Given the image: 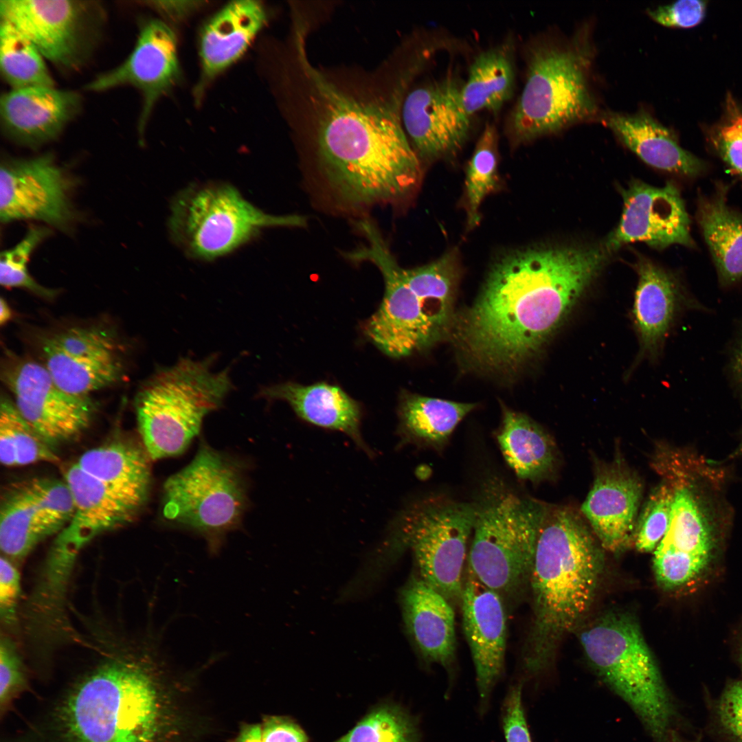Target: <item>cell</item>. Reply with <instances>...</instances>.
<instances>
[{
    "mask_svg": "<svg viewBox=\"0 0 742 742\" xmlns=\"http://www.w3.org/2000/svg\"><path fill=\"white\" fill-rule=\"evenodd\" d=\"M607 254L605 247L565 245L501 257L460 324L464 350L485 368L515 370L560 326Z\"/></svg>",
    "mask_w": 742,
    "mask_h": 742,
    "instance_id": "cell-1",
    "label": "cell"
},
{
    "mask_svg": "<svg viewBox=\"0 0 742 742\" xmlns=\"http://www.w3.org/2000/svg\"><path fill=\"white\" fill-rule=\"evenodd\" d=\"M297 58L315 158L333 199L358 210L412 194L422 170L403 126L398 98L352 93L313 67L304 52Z\"/></svg>",
    "mask_w": 742,
    "mask_h": 742,
    "instance_id": "cell-2",
    "label": "cell"
},
{
    "mask_svg": "<svg viewBox=\"0 0 742 742\" xmlns=\"http://www.w3.org/2000/svg\"><path fill=\"white\" fill-rule=\"evenodd\" d=\"M107 655L71 688L58 706L60 742H158L167 672L153 645Z\"/></svg>",
    "mask_w": 742,
    "mask_h": 742,
    "instance_id": "cell-3",
    "label": "cell"
},
{
    "mask_svg": "<svg viewBox=\"0 0 742 742\" xmlns=\"http://www.w3.org/2000/svg\"><path fill=\"white\" fill-rule=\"evenodd\" d=\"M602 554L573 509L547 505L529 578L532 618L523 654L526 677L550 664L561 639L575 629L593 601Z\"/></svg>",
    "mask_w": 742,
    "mask_h": 742,
    "instance_id": "cell-4",
    "label": "cell"
},
{
    "mask_svg": "<svg viewBox=\"0 0 742 742\" xmlns=\"http://www.w3.org/2000/svg\"><path fill=\"white\" fill-rule=\"evenodd\" d=\"M359 229L368 243L346 256L373 263L385 283L381 304L365 324L366 337L392 358L429 346L451 324L458 277L457 256L447 252L429 264L405 269L371 221H361Z\"/></svg>",
    "mask_w": 742,
    "mask_h": 742,
    "instance_id": "cell-5",
    "label": "cell"
},
{
    "mask_svg": "<svg viewBox=\"0 0 742 742\" xmlns=\"http://www.w3.org/2000/svg\"><path fill=\"white\" fill-rule=\"evenodd\" d=\"M526 55L525 85L508 121L515 141L554 134L596 115L589 82L593 49L583 32L566 41H537Z\"/></svg>",
    "mask_w": 742,
    "mask_h": 742,
    "instance_id": "cell-6",
    "label": "cell"
},
{
    "mask_svg": "<svg viewBox=\"0 0 742 742\" xmlns=\"http://www.w3.org/2000/svg\"><path fill=\"white\" fill-rule=\"evenodd\" d=\"M232 388L229 370L213 371L210 359L181 358L156 373L135 401L138 430L150 459L182 453Z\"/></svg>",
    "mask_w": 742,
    "mask_h": 742,
    "instance_id": "cell-7",
    "label": "cell"
},
{
    "mask_svg": "<svg viewBox=\"0 0 742 742\" xmlns=\"http://www.w3.org/2000/svg\"><path fill=\"white\" fill-rule=\"evenodd\" d=\"M468 570L500 596L529 582L547 504L500 478L484 483L477 499Z\"/></svg>",
    "mask_w": 742,
    "mask_h": 742,
    "instance_id": "cell-8",
    "label": "cell"
},
{
    "mask_svg": "<svg viewBox=\"0 0 742 742\" xmlns=\"http://www.w3.org/2000/svg\"><path fill=\"white\" fill-rule=\"evenodd\" d=\"M579 638L589 664L630 706L655 742H669L675 708L636 618L609 612Z\"/></svg>",
    "mask_w": 742,
    "mask_h": 742,
    "instance_id": "cell-9",
    "label": "cell"
},
{
    "mask_svg": "<svg viewBox=\"0 0 742 742\" xmlns=\"http://www.w3.org/2000/svg\"><path fill=\"white\" fill-rule=\"evenodd\" d=\"M305 217L273 215L224 181L191 184L172 199L168 220L171 240L193 260L212 261L230 254L265 228L303 227Z\"/></svg>",
    "mask_w": 742,
    "mask_h": 742,
    "instance_id": "cell-10",
    "label": "cell"
},
{
    "mask_svg": "<svg viewBox=\"0 0 742 742\" xmlns=\"http://www.w3.org/2000/svg\"><path fill=\"white\" fill-rule=\"evenodd\" d=\"M163 491L164 517L201 534L213 551L225 533L238 526L247 506L241 469L205 445L167 479Z\"/></svg>",
    "mask_w": 742,
    "mask_h": 742,
    "instance_id": "cell-11",
    "label": "cell"
},
{
    "mask_svg": "<svg viewBox=\"0 0 742 742\" xmlns=\"http://www.w3.org/2000/svg\"><path fill=\"white\" fill-rule=\"evenodd\" d=\"M475 519L473 502L436 495L413 502L393 521L395 539L412 550L420 578L450 603L461 600L462 568Z\"/></svg>",
    "mask_w": 742,
    "mask_h": 742,
    "instance_id": "cell-12",
    "label": "cell"
},
{
    "mask_svg": "<svg viewBox=\"0 0 742 742\" xmlns=\"http://www.w3.org/2000/svg\"><path fill=\"white\" fill-rule=\"evenodd\" d=\"M0 19L23 33L45 59L74 71L91 55L104 12L94 1L1 0Z\"/></svg>",
    "mask_w": 742,
    "mask_h": 742,
    "instance_id": "cell-13",
    "label": "cell"
},
{
    "mask_svg": "<svg viewBox=\"0 0 742 742\" xmlns=\"http://www.w3.org/2000/svg\"><path fill=\"white\" fill-rule=\"evenodd\" d=\"M76 181L49 153L6 159L0 168V220H32L61 230L76 217L71 203Z\"/></svg>",
    "mask_w": 742,
    "mask_h": 742,
    "instance_id": "cell-14",
    "label": "cell"
},
{
    "mask_svg": "<svg viewBox=\"0 0 742 742\" xmlns=\"http://www.w3.org/2000/svg\"><path fill=\"white\" fill-rule=\"evenodd\" d=\"M73 500V516L59 533L47 561L46 570L68 577L77 555L100 533L131 522L144 504L111 488L87 473L76 463L65 472Z\"/></svg>",
    "mask_w": 742,
    "mask_h": 742,
    "instance_id": "cell-15",
    "label": "cell"
},
{
    "mask_svg": "<svg viewBox=\"0 0 742 742\" xmlns=\"http://www.w3.org/2000/svg\"><path fill=\"white\" fill-rule=\"evenodd\" d=\"M3 375L19 413L52 446L73 440L90 424L92 401L63 390L45 366L19 360L7 367Z\"/></svg>",
    "mask_w": 742,
    "mask_h": 742,
    "instance_id": "cell-16",
    "label": "cell"
},
{
    "mask_svg": "<svg viewBox=\"0 0 742 742\" xmlns=\"http://www.w3.org/2000/svg\"><path fill=\"white\" fill-rule=\"evenodd\" d=\"M74 510L65 480L33 478L17 484L1 501V552L8 559H22L41 541L59 534Z\"/></svg>",
    "mask_w": 742,
    "mask_h": 742,
    "instance_id": "cell-17",
    "label": "cell"
},
{
    "mask_svg": "<svg viewBox=\"0 0 742 742\" xmlns=\"http://www.w3.org/2000/svg\"><path fill=\"white\" fill-rule=\"evenodd\" d=\"M180 70L174 32L165 22L151 19L143 23L135 45L119 65L89 81L85 89L102 92L130 86L142 94L143 104L138 131L143 135L159 99L177 82Z\"/></svg>",
    "mask_w": 742,
    "mask_h": 742,
    "instance_id": "cell-18",
    "label": "cell"
},
{
    "mask_svg": "<svg viewBox=\"0 0 742 742\" xmlns=\"http://www.w3.org/2000/svg\"><path fill=\"white\" fill-rule=\"evenodd\" d=\"M462 86L447 77L419 85L403 99V126L420 157L450 156L466 141L471 117L462 104Z\"/></svg>",
    "mask_w": 742,
    "mask_h": 742,
    "instance_id": "cell-19",
    "label": "cell"
},
{
    "mask_svg": "<svg viewBox=\"0 0 742 742\" xmlns=\"http://www.w3.org/2000/svg\"><path fill=\"white\" fill-rule=\"evenodd\" d=\"M622 197L620 221L605 245L609 252L633 242L658 249L673 245L694 247L689 216L674 183L655 187L633 181L622 191Z\"/></svg>",
    "mask_w": 742,
    "mask_h": 742,
    "instance_id": "cell-20",
    "label": "cell"
},
{
    "mask_svg": "<svg viewBox=\"0 0 742 742\" xmlns=\"http://www.w3.org/2000/svg\"><path fill=\"white\" fill-rule=\"evenodd\" d=\"M45 366L63 390L88 396L117 381L122 366L112 337L95 327H75L46 338Z\"/></svg>",
    "mask_w": 742,
    "mask_h": 742,
    "instance_id": "cell-21",
    "label": "cell"
},
{
    "mask_svg": "<svg viewBox=\"0 0 742 742\" xmlns=\"http://www.w3.org/2000/svg\"><path fill=\"white\" fill-rule=\"evenodd\" d=\"M467 572L461 596L462 623L475 667L478 715L484 717L504 672L506 616L501 596Z\"/></svg>",
    "mask_w": 742,
    "mask_h": 742,
    "instance_id": "cell-22",
    "label": "cell"
},
{
    "mask_svg": "<svg viewBox=\"0 0 742 742\" xmlns=\"http://www.w3.org/2000/svg\"><path fill=\"white\" fill-rule=\"evenodd\" d=\"M82 98L74 90L56 87L10 89L0 98V122L11 140L30 147L57 138L81 109Z\"/></svg>",
    "mask_w": 742,
    "mask_h": 742,
    "instance_id": "cell-23",
    "label": "cell"
},
{
    "mask_svg": "<svg viewBox=\"0 0 742 742\" xmlns=\"http://www.w3.org/2000/svg\"><path fill=\"white\" fill-rule=\"evenodd\" d=\"M642 491L639 478L621 462L597 468L581 511L604 549L620 552L634 541Z\"/></svg>",
    "mask_w": 742,
    "mask_h": 742,
    "instance_id": "cell-24",
    "label": "cell"
},
{
    "mask_svg": "<svg viewBox=\"0 0 742 742\" xmlns=\"http://www.w3.org/2000/svg\"><path fill=\"white\" fill-rule=\"evenodd\" d=\"M266 20L262 5L250 0L232 1L210 19L200 36L197 94L242 56Z\"/></svg>",
    "mask_w": 742,
    "mask_h": 742,
    "instance_id": "cell-25",
    "label": "cell"
},
{
    "mask_svg": "<svg viewBox=\"0 0 742 742\" xmlns=\"http://www.w3.org/2000/svg\"><path fill=\"white\" fill-rule=\"evenodd\" d=\"M401 605L407 630L424 660L449 668L456 646L451 603L420 577H413L402 590Z\"/></svg>",
    "mask_w": 742,
    "mask_h": 742,
    "instance_id": "cell-26",
    "label": "cell"
},
{
    "mask_svg": "<svg viewBox=\"0 0 742 742\" xmlns=\"http://www.w3.org/2000/svg\"><path fill=\"white\" fill-rule=\"evenodd\" d=\"M260 395L287 402L302 420L342 432L368 456H373L362 438L361 407L339 387L326 383L302 385L287 382L265 387Z\"/></svg>",
    "mask_w": 742,
    "mask_h": 742,
    "instance_id": "cell-27",
    "label": "cell"
},
{
    "mask_svg": "<svg viewBox=\"0 0 742 742\" xmlns=\"http://www.w3.org/2000/svg\"><path fill=\"white\" fill-rule=\"evenodd\" d=\"M603 121L617 137L643 161L657 169L686 177L706 170L704 162L682 148L675 136L649 113L609 112Z\"/></svg>",
    "mask_w": 742,
    "mask_h": 742,
    "instance_id": "cell-28",
    "label": "cell"
},
{
    "mask_svg": "<svg viewBox=\"0 0 742 742\" xmlns=\"http://www.w3.org/2000/svg\"><path fill=\"white\" fill-rule=\"evenodd\" d=\"M638 284L633 314L642 354L655 355L674 319L681 291L673 275L647 258L636 265Z\"/></svg>",
    "mask_w": 742,
    "mask_h": 742,
    "instance_id": "cell-29",
    "label": "cell"
},
{
    "mask_svg": "<svg viewBox=\"0 0 742 742\" xmlns=\"http://www.w3.org/2000/svg\"><path fill=\"white\" fill-rule=\"evenodd\" d=\"M495 436L506 464L519 479L539 482L552 472L556 462L554 442L527 415L504 407Z\"/></svg>",
    "mask_w": 742,
    "mask_h": 742,
    "instance_id": "cell-30",
    "label": "cell"
},
{
    "mask_svg": "<svg viewBox=\"0 0 742 742\" xmlns=\"http://www.w3.org/2000/svg\"><path fill=\"white\" fill-rule=\"evenodd\" d=\"M725 188L698 199L697 220L721 283L742 279V214L727 202Z\"/></svg>",
    "mask_w": 742,
    "mask_h": 742,
    "instance_id": "cell-31",
    "label": "cell"
},
{
    "mask_svg": "<svg viewBox=\"0 0 742 742\" xmlns=\"http://www.w3.org/2000/svg\"><path fill=\"white\" fill-rule=\"evenodd\" d=\"M475 407L474 403L405 393L398 411L401 442L442 451L458 425Z\"/></svg>",
    "mask_w": 742,
    "mask_h": 742,
    "instance_id": "cell-32",
    "label": "cell"
},
{
    "mask_svg": "<svg viewBox=\"0 0 742 742\" xmlns=\"http://www.w3.org/2000/svg\"><path fill=\"white\" fill-rule=\"evenodd\" d=\"M150 460L143 445L115 441L87 451L76 464L90 475L145 504L151 483Z\"/></svg>",
    "mask_w": 742,
    "mask_h": 742,
    "instance_id": "cell-33",
    "label": "cell"
},
{
    "mask_svg": "<svg viewBox=\"0 0 742 742\" xmlns=\"http://www.w3.org/2000/svg\"><path fill=\"white\" fill-rule=\"evenodd\" d=\"M513 49L510 44L503 43L475 58L461 91L470 117L481 110L496 113L512 97L515 80Z\"/></svg>",
    "mask_w": 742,
    "mask_h": 742,
    "instance_id": "cell-34",
    "label": "cell"
},
{
    "mask_svg": "<svg viewBox=\"0 0 742 742\" xmlns=\"http://www.w3.org/2000/svg\"><path fill=\"white\" fill-rule=\"evenodd\" d=\"M674 483V497L667 531L657 546L709 559L712 538L710 526L692 488Z\"/></svg>",
    "mask_w": 742,
    "mask_h": 742,
    "instance_id": "cell-35",
    "label": "cell"
},
{
    "mask_svg": "<svg viewBox=\"0 0 742 742\" xmlns=\"http://www.w3.org/2000/svg\"><path fill=\"white\" fill-rule=\"evenodd\" d=\"M0 71L10 89L55 87L45 58L10 23L0 19Z\"/></svg>",
    "mask_w": 742,
    "mask_h": 742,
    "instance_id": "cell-36",
    "label": "cell"
},
{
    "mask_svg": "<svg viewBox=\"0 0 742 742\" xmlns=\"http://www.w3.org/2000/svg\"><path fill=\"white\" fill-rule=\"evenodd\" d=\"M54 447L21 416L14 403L3 397L0 405V460L7 466L56 462Z\"/></svg>",
    "mask_w": 742,
    "mask_h": 742,
    "instance_id": "cell-37",
    "label": "cell"
},
{
    "mask_svg": "<svg viewBox=\"0 0 742 742\" xmlns=\"http://www.w3.org/2000/svg\"><path fill=\"white\" fill-rule=\"evenodd\" d=\"M497 146L495 128L488 124L477 142L466 170L465 190L469 228L478 225L482 201L498 186Z\"/></svg>",
    "mask_w": 742,
    "mask_h": 742,
    "instance_id": "cell-38",
    "label": "cell"
},
{
    "mask_svg": "<svg viewBox=\"0 0 742 742\" xmlns=\"http://www.w3.org/2000/svg\"><path fill=\"white\" fill-rule=\"evenodd\" d=\"M335 742H420L416 721L396 706H379Z\"/></svg>",
    "mask_w": 742,
    "mask_h": 742,
    "instance_id": "cell-39",
    "label": "cell"
},
{
    "mask_svg": "<svg viewBox=\"0 0 742 742\" xmlns=\"http://www.w3.org/2000/svg\"><path fill=\"white\" fill-rule=\"evenodd\" d=\"M51 234L52 230L47 226L31 225L18 243L1 253V286L5 288L25 289L47 298L55 296L57 291L39 284L32 277L27 268L32 253Z\"/></svg>",
    "mask_w": 742,
    "mask_h": 742,
    "instance_id": "cell-40",
    "label": "cell"
},
{
    "mask_svg": "<svg viewBox=\"0 0 742 742\" xmlns=\"http://www.w3.org/2000/svg\"><path fill=\"white\" fill-rule=\"evenodd\" d=\"M673 497V486L666 480L652 490L636 524L634 543L638 551L651 552L663 539L668 527Z\"/></svg>",
    "mask_w": 742,
    "mask_h": 742,
    "instance_id": "cell-41",
    "label": "cell"
},
{
    "mask_svg": "<svg viewBox=\"0 0 742 742\" xmlns=\"http://www.w3.org/2000/svg\"><path fill=\"white\" fill-rule=\"evenodd\" d=\"M709 559L657 546L653 567L658 585L666 589L680 587L697 576Z\"/></svg>",
    "mask_w": 742,
    "mask_h": 742,
    "instance_id": "cell-42",
    "label": "cell"
},
{
    "mask_svg": "<svg viewBox=\"0 0 742 742\" xmlns=\"http://www.w3.org/2000/svg\"><path fill=\"white\" fill-rule=\"evenodd\" d=\"M711 139L722 160L742 177V113L732 108L726 122L718 127Z\"/></svg>",
    "mask_w": 742,
    "mask_h": 742,
    "instance_id": "cell-43",
    "label": "cell"
},
{
    "mask_svg": "<svg viewBox=\"0 0 742 742\" xmlns=\"http://www.w3.org/2000/svg\"><path fill=\"white\" fill-rule=\"evenodd\" d=\"M524 682L518 680L508 688L500 709L506 742H532L522 701Z\"/></svg>",
    "mask_w": 742,
    "mask_h": 742,
    "instance_id": "cell-44",
    "label": "cell"
},
{
    "mask_svg": "<svg viewBox=\"0 0 742 742\" xmlns=\"http://www.w3.org/2000/svg\"><path fill=\"white\" fill-rule=\"evenodd\" d=\"M706 8V1L681 0L672 4L649 9L647 14L654 21L663 26L689 28L701 22L705 16Z\"/></svg>",
    "mask_w": 742,
    "mask_h": 742,
    "instance_id": "cell-45",
    "label": "cell"
},
{
    "mask_svg": "<svg viewBox=\"0 0 742 742\" xmlns=\"http://www.w3.org/2000/svg\"><path fill=\"white\" fill-rule=\"evenodd\" d=\"M25 682L22 661L15 644L8 638L0 643V702L5 705Z\"/></svg>",
    "mask_w": 742,
    "mask_h": 742,
    "instance_id": "cell-46",
    "label": "cell"
},
{
    "mask_svg": "<svg viewBox=\"0 0 742 742\" xmlns=\"http://www.w3.org/2000/svg\"><path fill=\"white\" fill-rule=\"evenodd\" d=\"M21 595L20 574L10 559H0V616L5 625L16 620V609Z\"/></svg>",
    "mask_w": 742,
    "mask_h": 742,
    "instance_id": "cell-47",
    "label": "cell"
},
{
    "mask_svg": "<svg viewBox=\"0 0 742 742\" xmlns=\"http://www.w3.org/2000/svg\"><path fill=\"white\" fill-rule=\"evenodd\" d=\"M719 721L724 730L738 742H742V682L728 686L718 706Z\"/></svg>",
    "mask_w": 742,
    "mask_h": 742,
    "instance_id": "cell-48",
    "label": "cell"
},
{
    "mask_svg": "<svg viewBox=\"0 0 742 742\" xmlns=\"http://www.w3.org/2000/svg\"><path fill=\"white\" fill-rule=\"evenodd\" d=\"M261 726L263 742H308L304 730L288 718L267 717Z\"/></svg>",
    "mask_w": 742,
    "mask_h": 742,
    "instance_id": "cell-49",
    "label": "cell"
},
{
    "mask_svg": "<svg viewBox=\"0 0 742 742\" xmlns=\"http://www.w3.org/2000/svg\"><path fill=\"white\" fill-rule=\"evenodd\" d=\"M147 3L162 16L172 21L183 19L201 6V2L192 1H157Z\"/></svg>",
    "mask_w": 742,
    "mask_h": 742,
    "instance_id": "cell-50",
    "label": "cell"
},
{
    "mask_svg": "<svg viewBox=\"0 0 742 742\" xmlns=\"http://www.w3.org/2000/svg\"><path fill=\"white\" fill-rule=\"evenodd\" d=\"M235 742H263L261 724L243 726Z\"/></svg>",
    "mask_w": 742,
    "mask_h": 742,
    "instance_id": "cell-51",
    "label": "cell"
},
{
    "mask_svg": "<svg viewBox=\"0 0 742 742\" xmlns=\"http://www.w3.org/2000/svg\"><path fill=\"white\" fill-rule=\"evenodd\" d=\"M732 373L736 383L742 389V341L733 359Z\"/></svg>",
    "mask_w": 742,
    "mask_h": 742,
    "instance_id": "cell-52",
    "label": "cell"
},
{
    "mask_svg": "<svg viewBox=\"0 0 742 742\" xmlns=\"http://www.w3.org/2000/svg\"><path fill=\"white\" fill-rule=\"evenodd\" d=\"M0 324L3 325L11 319L12 313L8 304L3 297L0 301Z\"/></svg>",
    "mask_w": 742,
    "mask_h": 742,
    "instance_id": "cell-53",
    "label": "cell"
},
{
    "mask_svg": "<svg viewBox=\"0 0 742 742\" xmlns=\"http://www.w3.org/2000/svg\"><path fill=\"white\" fill-rule=\"evenodd\" d=\"M671 740L672 742H699L698 741H691L682 739L679 738L678 736H677L676 734L674 733V732H671Z\"/></svg>",
    "mask_w": 742,
    "mask_h": 742,
    "instance_id": "cell-54",
    "label": "cell"
},
{
    "mask_svg": "<svg viewBox=\"0 0 742 742\" xmlns=\"http://www.w3.org/2000/svg\"><path fill=\"white\" fill-rule=\"evenodd\" d=\"M741 453H742V441L740 443V445H739L738 448L736 449V451L732 455V456H738L739 455H740Z\"/></svg>",
    "mask_w": 742,
    "mask_h": 742,
    "instance_id": "cell-55",
    "label": "cell"
}]
</instances>
